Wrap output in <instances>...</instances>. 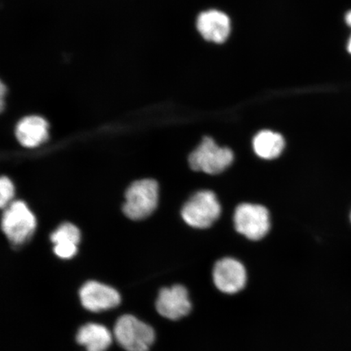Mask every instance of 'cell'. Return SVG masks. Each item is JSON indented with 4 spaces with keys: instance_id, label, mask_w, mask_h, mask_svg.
Wrapping results in <instances>:
<instances>
[{
    "instance_id": "6da1fadb",
    "label": "cell",
    "mask_w": 351,
    "mask_h": 351,
    "mask_svg": "<svg viewBox=\"0 0 351 351\" xmlns=\"http://www.w3.org/2000/svg\"><path fill=\"white\" fill-rule=\"evenodd\" d=\"M159 199V186L155 180H140L132 184L125 193L123 212L133 221L148 217L156 210Z\"/></svg>"
},
{
    "instance_id": "7a4b0ae2",
    "label": "cell",
    "mask_w": 351,
    "mask_h": 351,
    "mask_svg": "<svg viewBox=\"0 0 351 351\" xmlns=\"http://www.w3.org/2000/svg\"><path fill=\"white\" fill-rule=\"evenodd\" d=\"M114 335L127 351H148L156 339L154 329L131 315H122L117 319Z\"/></svg>"
},
{
    "instance_id": "3957f363",
    "label": "cell",
    "mask_w": 351,
    "mask_h": 351,
    "mask_svg": "<svg viewBox=\"0 0 351 351\" xmlns=\"http://www.w3.org/2000/svg\"><path fill=\"white\" fill-rule=\"evenodd\" d=\"M234 161V153L227 147H219L213 138H204L189 157L191 168L197 172L218 174Z\"/></svg>"
},
{
    "instance_id": "277c9868",
    "label": "cell",
    "mask_w": 351,
    "mask_h": 351,
    "mask_svg": "<svg viewBox=\"0 0 351 351\" xmlns=\"http://www.w3.org/2000/svg\"><path fill=\"white\" fill-rule=\"evenodd\" d=\"M4 210L2 230L13 245H21L27 241L36 228V219L27 205L22 201L12 202Z\"/></svg>"
},
{
    "instance_id": "5b68a950",
    "label": "cell",
    "mask_w": 351,
    "mask_h": 351,
    "mask_svg": "<svg viewBox=\"0 0 351 351\" xmlns=\"http://www.w3.org/2000/svg\"><path fill=\"white\" fill-rule=\"evenodd\" d=\"M221 207L216 195L210 191L196 193L184 205L182 216L187 225L197 229H207L217 221Z\"/></svg>"
},
{
    "instance_id": "8992f818",
    "label": "cell",
    "mask_w": 351,
    "mask_h": 351,
    "mask_svg": "<svg viewBox=\"0 0 351 351\" xmlns=\"http://www.w3.org/2000/svg\"><path fill=\"white\" fill-rule=\"evenodd\" d=\"M234 225L236 230L245 238L261 240L270 229L269 210L261 205L241 204L235 210Z\"/></svg>"
},
{
    "instance_id": "52a82bcc",
    "label": "cell",
    "mask_w": 351,
    "mask_h": 351,
    "mask_svg": "<svg viewBox=\"0 0 351 351\" xmlns=\"http://www.w3.org/2000/svg\"><path fill=\"white\" fill-rule=\"evenodd\" d=\"M247 282V271L234 258H223L214 267L213 282L219 292L226 295H236L243 291Z\"/></svg>"
},
{
    "instance_id": "ba28073f",
    "label": "cell",
    "mask_w": 351,
    "mask_h": 351,
    "mask_svg": "<svg viewBox=\"0 0 351 351\" xmlns=\"http://www.w3.org/2000/svg\"><path fill=\"white\" fill-rule=\"evenodd\" d=\"M156 305L161 317L173 322L187 317L192 310L189 292L181 285L160 289Z\"/></svg>"
},
{
    "instance_id": "9c48e42d",
    "label": "cell",
    "mask_w": 351,
    "mask_h": 351,
    "mask_svg": "<svg viewBox=\"0 0 351 351\" xmlns=\"http://www.w3.org/2000/svg\"><path fill=\"white\" fill-rule=\"evenodd\" d=\"M79 295L82 306L92 313L114 308L121 304V300L115 289L93 280L83 285Z\"/></svg>"
},
{
    "instance_id": "30bf717a",
    "label": "cell",
    "mask_w": 351,
    "mask_h": 351,
    "mask_svg": "<svg viewBox=\"0 0 351 351\" xmlns=\"http://www.w3.org/2000/svg\"><path fill=\"white\" fill-rule=\"evenodd\" d=\"M197 28L206 40L222 43L230 34V21L223 12L209 10L197 17Z\"/></svg>"
},
{
    "instance_id": "8fae6325",
    "label": "cell",
    "mask_w": 351,
    "mask_h": 351,
    "mask_svg": "<svg viewBox=\"0 0 351 351\" xmlns=\"http://www.w3.org/2000/svg\"><path fill=\"white\" fill-rule=\"evenodd\" d=\"M16 136L22 146L38 147L48 138L47 122L39 117H25L17 125Z\"/></svg>"
},
{
    "instance_id": "7c38bea8",
    "label": "cell",
    "mask_w": 351,
    "mask_h": 351,
    "mask_svg": "<svg viewBox=\"0 0 351 351\" xmlns=\"http://www.w3.org/2000/svg\"><path fill=\"white\" fill-rule=\"evenodd\" d=\"M80 231L71 223H64L51 235L55 244L54 252L61 258H70L75 256L80 241Z\"/></svg>"
},
{
    "instance_id": "4fadbf2b",
    "label": "cell",
    "mask_w": 351,
    "mask_h": 351,
    "mask_svg": "<svg viewBox=\"0 0 351 351\" xmlns=\"http://www.w3.org/2000/svg\"><path fill=\"white\" fill-rule=\"evenodd\" d=\"M76 339L87 351H106L112 340L108 329L98 324H87L81 327Z\"/></svg>"
},
{
    "instance_id": "5bb4252c",
    "label": "cell",
    "mask_w": 351,
    "mask_h": 351,
    "mask_svg": "<svg viewBox=\"0 0 351 351\" xmlns=\"http://www.w3.org/2000/svg\"><path fill=\"white\" fill-rule=\"evenodd\" d=\"M254 151L258 157L274 160L280 156L285 148L282 135L270 130L260 132L253 140Z\"/></svg>"
},
{
    "instance_id": "9a60e30c",
    "label": "cell",
    "mask_w": 351,
    "mask_h": 351,
    "mask_svg": "<svg viewBox=\"0 0 351 351\" xmlns=\"http://www.w3.org/2000/svg\"><path fill=\"white\" fill-rule=\"evenodd\" d=\"M0 206L3 209L6 208L10 204V202L14 196V186H13L10 178L2 177L0 180Z\"/></svg>"
},
{
    "instance_id": "2e32d148",
    "label": "cell",
    "mask_w": 351,
    "mask_h": 351,
    "mask_svg": "<svg viewBox=\"0 0 351 351\" xmlns=\"http://www.w3.org/2000/svg\"><path fill=\"white\" fill-rule=\"evenodd\" d=\"M346 24H348L350 26V27H351V11L348 12V14H346Z\"/></svg>"
},
{
    "instance_id": "e0dca14e",
    "label": "cell",
    "mask_w": 351,
    "mask_h": 351,
    "mask_svg": "<svg viewBox=\"0 0 351 351\" xmlns=\"http://www.w3.org/2000/svg\"><path fill=\"white\" fill-rule=\"evenodd\" d=\"M4 91H5V87H4V85L1 84V109L3 110V97H4Z\"/></svg>"
},
{
    "instance_id": "ac0fdd59",
    "label": "cell",
    "mask_w": 351,
    "mask_h": 351,
    "mask_svg": "<svg viewBox=\"0 0 351 351\" xmlns=\"http://www.w3.org/2000/svg\"><path fill=\"white\" fill-rule=\"evenodd\" d=\"M348 51L351 54V37L350 38L349 43H348Z\"/></svg>"
},
{
    "instance_id": "d6986e66",
    "label": "cell",
    "mask_w": 351,
    "mask_h": 351,
    "mask_svg": "<svg viewBox=\"0 0 351 351\" xmlns=\"http://www.w3.org/2000/svg\"><path fill=\"white\" fill-rule=\"evenodd\" d=\"M350 221L351 223V210H350Z\"/></svg>"
}]
</instances>
